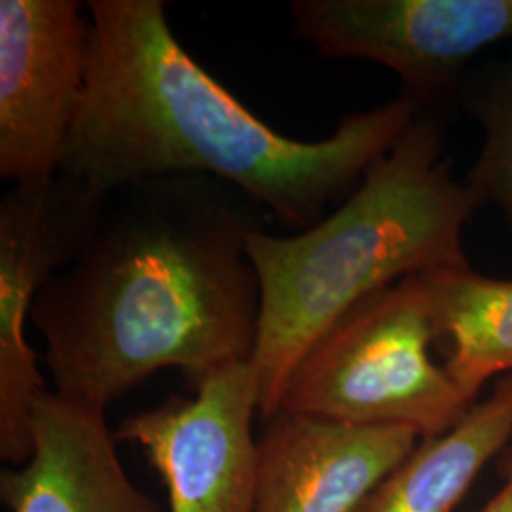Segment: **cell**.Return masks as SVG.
I'll list each match as a JSON object with an SVG mask.
<instances>
[{
  "label": "cell",
  "instance_id": "cell-14",
  "mask_svg": "<svg viewBox=\"0 0 512 512\" xmlns=\"http://www.w3.org/2000/svg\"><path fill=\"white\" fill-rule=\"evenodd\" d=\"M501 465L503 484L499 492L478 512H512V448L503 458Z\"/></svg>",
  "mask_w": 512,
  "mask_h": 512
},
{
  "label": "cell",
  "instance_id": "cell-4",
  "mask_svg": "<svg viewBox=\"0 0 512 512\" xmlns=\"http://www.w3.org/2000/svg\"><path fill=\"white\" fill-rule=\"evenodd\" d=\"M439 340L421 274L370 294L323 334L294 368L279 410L433 439L475 403L435 365Z\"/></svg>",
  "mask_w": 512,
  "mask_h": 512
},
{
  "label": "cell",
  "instance_id": "cell-13",
  "mask_svg": "<svg viewBox=\"0 0 512 512\" xmlns=\"http://www.w3.org/2000/svg\"><path fill=\"white\" fill-rule=\"evenodd\" d=\"M461 103L484 133L465 186L478 207H497L512 230V50L463 84Z\"/></svg>",
  "mask_w": 512,
  "mask_h": 512
},
{
  "label": "cell",
  "instance_id": "cell-9",
  "mask_svg": "<svg viewBox=\"0 0 512 512\" xmlns=\"http://www.w3.org/2000/svg\"><path fill=\"white\" fill-rule=\"evenodd\" d=\"M258 439L255 512H359L420 437L277 410Z\"/></svg>",
  "mask_w": 512,
  "mask_h": 512
},
{
  "label": "cell",
  "instance_id": "cell-5",
  "mask_svg": "<svg viewBox=\"0 0 512 512\" xmlns=\"http://www.w3.org/2000/svg\"><path fill=\"white\" fill-rule=\"evenodd\" d=\"M291 16L323 57L384 65L401 95L437 118L476 57L512 42V0H293Z\"/></svg>",
  "mask_w": 512,
  "mask_h": 512
},
{
  "label": "cell",
  "instance_id": "cell-3",
  "mask_svg": "<svg viewBox=\"0 0 512 512\" xmlns=\"http://www.w3.org/2000/svg\"><path fill=\"white\" fill-rule=\"evenodd\" d=\"M478 209L452 175L440 118L418 112L344 202L293 236L256 226L247 255L260 285L251 365L262 420L281 408L294 368L370 294L410 275L469 264L463 230Z\"/></svg>",
  "mask_w": 512,
  "mask_h": 512
},
{
  "label": "cell",
  "instance_id": "cell-10",
  "mask_svg": "<svg viewBox=\"0 0 512 512\" xmlns=\"http://www.w3.org/2000/svg\"><path fill=\"white\" fill-rule=\"evenodd\" d=\"M103 406L48 389L31 416V456L0 473L10 512H160L129 478Z\"/></svg>",
  "mask_w": 512,
  "mask_h": 512
},
{
  "label": "cell",
  "instance_id": "cell-8",
  "mask_svg": "<svg viewBox=\"0 0 512 512\" xmlns=\"http://www.w3.org/2000/svg\"><path fill=\"white\" fill-rule=\"evenodd\" d=\"M258 404L255 368L243 361L203 378L190 397L131 414L114 435L141 448L169 512H255Z\"/></svg>",
  "mask_w": 512,
  "mask_h": 512
},
{
  "label": "cell",
  "instance_id": "cell-11",
  "mask_svg": "<svg viewBox=\"0 0 512 512\" xmlns=\"http://www.w3.org/2000/svg\"><path fill=\"white\" fill-rule=\"evenodd\" d=\"M512 437V374L444 435L420 440L359 512H452Z\"/></svg>",
  "mask_w": 512,
  "mask_h": 512
},
{
  "label": "cell",
  "instance_id": "cell-1",
  "mask_svg": "<svg viewBox=\"0 0 512 512\" xmlns=\"http://www.w3.org/2000/svg\"><path fill=\"white\" fill-rule=\"evenodd\" d=\"M251 205L198 175L109 194L31 310L54 391L107 408L165 368L183 370L194 387L251 361L260 321Z\"/></svg>",
  "mask_w": 512,
  "mask_h": 512
},
{
  "label": "cell",
  "instance_id": "cell-2",
  "mask_svg": "<svg viewBox=\"0 0 512 512\" xmlns=\"http://www.w3.org/2000/svg\"><path fill=\"white\" fill-rule=\"evenodd\" d=\"M86 8L88 86L59 173L99 196L198 175L236 188L300 232L344 202L420 112L399 95L344 116L327 139H291L184 50L162 0H90Z\"/></svg>",
  "mask_w": 512,
  "mask_h": 512
},
{
  "label": "cell",
  "instance_id": "cell-7",
  "mask_svg": "<svg viewBox=\"0 0 512 512\" xmlns=\"http://www.w3.org/2000/svg\"><path fill=\"white\" fill-rule=\"evenodd\" d=\"M90 40L82 2H0V179L10 186L61 171L88 86Z\"/></svg>",
  "mask_w": 512,
  "mask_h": 512
},
{
  "label": "cell",
  "instance_id": "cell-12",
  "mask_svg": "<svg viewBox=\"0 0 512 512\" xmlns=\"http://www.w3.org/2000/svg\"><path fill=\"white\" fill-rule=\"evenodd\" d=\"M444 370L467 401L495 376L512 374V279L478 274L469 264L423 272Z\"/></svg>",
  "mask_w": 512,
  "mask_h": 512
},
{
  "label": "cell",
  "instance_id": "cell-6",
  "mask_svg": "<svg viewBox=\"0 0 512 512\" xmlns=\"http://www.w3.org/2000/svg\"><path fill=\"white\" fill-rule=\"evenodd\" d=\"M107 196L57 173L18 184L0 200V456L12 467L31 456V416L48 391L25 321L40 291L67 266Z\"/></svg>",
  "mask_w": 512,
  "mask_h": 512
}]
</instances>
